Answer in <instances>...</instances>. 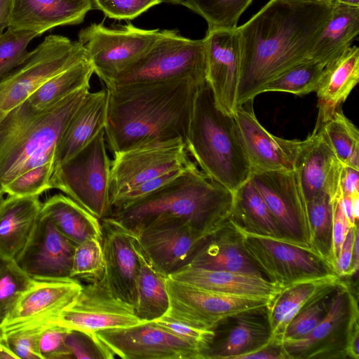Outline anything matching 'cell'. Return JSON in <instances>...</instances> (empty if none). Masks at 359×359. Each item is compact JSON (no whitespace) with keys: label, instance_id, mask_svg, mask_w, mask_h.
I'll return each mask as SVG.
<instances>
[{"label":"cell","instance_id":"obj_1","mask_svg":"<svg viewBox=\"0 0 359 359\" xmlns=\"http://www.w3.org/2000/svg\"><path fill=\"white\" fill-rule=\"evenodd\" d=\"M334 6L327 0H269L237 27L241 55L237 107L252 101L273 79L309 59Z\"/></svg>","mask_w":359,"mask_h":359},{"label":"cell","instance_id":"obj_2","mask_svg":"<svg viewBox=\"0 0 359 359\" xmlns=\"http://www.w3.org/2000/svg\"><path fill=\"white\" fill-rule=\"evenodd\" d=\"M192 79L105 87V140L112 154L151 141L185 142L198 89Z\"/></svg>","mask_w":359,"mask_h":359},{"label":"cell","instance_id":"obj_3","mask_svg":"<svg viewBox=\"0 0 359 359\" xmlns=\"http://www.w3.org/2000/svg\"><path fill=\"white\" fill-rule=\"evenodd\" d=\"M233 200L231 191L190 160L172 181L135 203L113 209L109 217L134 235L162 217L182 218L210 235L229 219Z\"/></svg>","mask_w":359,"mask_h":359},{"label":"cell","instance_id":"obj_4","mask_svg":"<svg viewBox=\"0 0 359 359\" xmlns=\"http://www.w3.org/2000/svg\"><path fill=\"white\" fill-rule=\"evenodd\" d=\"M90 86L43 110L25 100L0 120V190L20 174L53 163L55 147Z\"/></svg>","mask_w":359,"mask_h":359},{"label":"cell","instance_id":"obj_5","mask_svg":"<svg viewBox=\"0 0 359 359\" xmlns=\"http://www.w3.org/2000/svg\"><path fill=\"white\" fill-rule=\"evenodd\" d=\"M184 143L201 170L233 193L250 178L252 165L235 117L217 106L207 82L198 90Z\"/></svg>","mask_w":359,"mask_h":359},{"label":"cell","instance_id":"obj_6","mask_svg":"<svg viewBox=\"0 0 359 359\" xmlns=\"http://www.w3.org/2000/svg\"><path fill=\"white\" fill-rule=\"evenodd\" d=\"M104 129L82 149L57 165L50 180L56 189L101 220L112 210L110 194L111 161Z\"/></svg>","mask_w":359,"mask_h":359},{"label":"cell","instance_id":"obj_7","mask_svg":"<svg viewBox=\"0 0 359 359\" xmlns=\"http://www.w3.org/2000/svg\"><path fill=\"white\" fill-rule=\"evenodd\" d=\"M184 79L206 81L204 39H191L182 36L177 29H163L162 36L137 62L105 86Z\"/></svg>","mask_w":359,"mask_h":359},{"label":"cell","instance_id":"obj_8","mask_svg":"<svg viewBox=\"0 0 359 359\" xmlns=\"http://www.w3.org/2000/svg\"><path fill=\"white\" fill-rule=\"evenodd\" d=\"M163 32L141 29L131 23L112 27L93 23L79 32L78 41L86 50L94 73L107 84L137 62Z\"/></svg>","mask_w":359,"mask_h":359},{"label":"cell","instance_id":"obj_9","mask_svg":"<svg viewBox=\"0 0 359 359\" xmlns=\"http://www.w3.org/2000/svg\"><path fill=\"white\" fill-rule=\"evenodd\" d=\"M86 60V50L78 41L47 36L22 65L0 80V120L49 79Z\"/></svg>","mask_w":359,"mask_h":359},{"label":"cell","instance_id":"obj_10","mask_svg":"<svg viewBox=\"0 0 359 359\" xmlns=\"http://www.w3.org/2000/svg\"><path fill=\"white\" fill-rule=\"evenodd\" d=\"M241 233L244 249L262 276L283 288L308 280L340 277L325 259L310 248Z\"/></svg>","mask_w":359,"mask_h":359},{"label":"cell","instance_id":"obj_11","mask_svg":"<svg viewBox=\"0 0 359 359\" xmlns=\"http://www.w3.org/2000/svg\"><path fill=\"white\" fill-rule=\"evenodd\" d=\"M250 179L266 203L283 240L311 249L307 201L297 171L252 169Z\"/></svg>","mask_w":359,"mask_h":359},{"label":"cell","instance_id":"obj_12","mask_svg":"<svg viewBox=\"0 0 359 359\" xmlns=\"http://www.w3.org/2000/svg\"><path fill=\"white\" fill-rule=\"evenodd\" d=\"M190 161L182 138L151 141L113 153L111 161V199L132 188Z\"/></svg>","mask_w":359,"mask_h":359},{"label":"cell","instance_id":"obj_13","mask_svg":"<svg viewBox=\"0 0 359 359\" xmlns=\"http://www.w3.org/2000/svg\"><path fill=\"white\" fill-rule=\"evenodd\" d=\"M357 318L358 300L344 280L333 292L327 314L313 330L299 339H281L287 358L347 359L348 334Z\"/></svg>","mask_w":359,"mask_h":359},{"label":"cell","instance_id":"obj_14","mask_svg":"<svg viewBox=\"0 0 359 359\" xmlns=\"http://www.w3.org/2000/svg\"><path fill=\"white\" fill-rule=\"evenodd\" d=\"M165 285L170 306L163 316L203 330H212L229 316L271 303L266 299L218 292L170 277Z\"/></svg>","mask_w":359,"mask_h":359},{"label":"cell","instance_id":"obj_15","mask_svg":"<svg viewBox=\"0 0 359 359\" xmlns=\"http://www.w3.org/2000/svg\"><path fill=\"white\" fill-rule=\"evenodd\" d=\"M208 236L180 217L156 219L135 235L153 266L166 276L189 266Z\"/></svg>","mask_w":359,"mask_h":359},{"label":"cell","instance_id":"obj_16","mask_svg":"<svg viewBox=\"0 0 359 359\" xmlns=\"http://www.w3.org/2000/svg\"><path fill=\"white\" fill-rule=\"evenodd\" d=\"M114 356L123 359H202L196 346L154 322L95 332Z\"/></svg>","mask_w":359,"mask_h":359},{"label":"cell","instance_id":"obj_17","mask_svg":"<svg viewBox=\"0 0 359 359\" xmlns=\"http://www.w3.org/2000/svg\"><path fill=\"white\" fill-rule=\"evenodd\" d=\"M58 322L89 333L144 323L133 305L113 294L104 276L83 285L74 302L60 313Z\"/></svg>","mask_w":359,"mask_h":359},{"label":"cell","instance_id":"obj_18","mask_svg":"<svg viewBox=\"0 0 359 359\" xmlns=\"http://www.w3.org/2000/svg\"><path fill=\"white\" fill-rule=\"evenodd\" d=\"M45 215L40 213L32 233L15 260L32 278L56 281L72 278L76 248Z\"/></svg>","mask_w":359,"mask_h":359},{"label":"cell","instance_id":"obj_19","mask_svg":"<svg viewBox=\"0 0 359 359\" xmlns=\"http://www.w3.org/2000/svg\"><path fill=\"white\" fill-rule=\"evenodd\" d=\"M206 55V82L217 106L233 115L241 76L239 34L233 29L208 30L203 38Z\"/></svg>","mask_w":359,"mask_h":359},{"label":"cell","instance_id":"obj_20","mask_svg":"<svg viewBox=\"0 0 359 359\" xmlns=\"http://www.w3.org/2000/svg\"><path fill=\"white\" fill-rule=\"evenodd\" d=\"M202 359H240L272 338L267 306L243 311L219 320Z\"/></svg>","mask_w":359,"mask_h":359},{"label":"cell","instance_id":"obj_21","mask_svg":"<svg viewBox=\"0 0 359 359\" xmlns=\"http://www.w3.org/2000/svg\"><path fill=\"white\" fill-rule=\"evenodd\" d=\"M82 287L80 280L74 278L36 280L0 323V329L6 332L41 322L58 321L60 313L74 302Z\"/></svg>","mask_w":359,"mask_h":359},{"label":"cell","instance_id":"obj_22","mask_svg":"<svg viewBox=\"0 0 359 359\" xmlns=\"http://www.w3.org/2000/svg\"><path fill=\"white\" fill-rule=\"evenodd\" d=\"M251 102L238 106L233 116L252 169L295 170L302 141L286 140L271 135L257 119Z\"/></svg>","mask_w":359,"mask_h":359},{"label":"cell","instance_id":"obj_23","mask_svg":"<svg viewBox=\"0 0 359 359\" xmlns=\"http://www.w3.org/2000/svg\"><path fill=\"white\" fill-rule=\"evenodd\" d=\"M100 222L104 278L114 295L135 307L140 263L131 234L109 217Z\"/></svg>","mask_w":359,"mask_h":359},{"label":"cell","instance_id":"obj_24","mask_svg":"<svg viewBox=\"0 0 359 359\" xmlns=\"http://www.w3.org/2000/svg\"><path fill=\"white\" fill-rule=\"evenodd\" d=\"M341 165L316 125L313 132L302 141L295 164L307 202L323 191L331 196L337 191Z\"/></svg>","mask_w":359,"mask_h":359},{"label":"cell","instance_id":"obj_25","mask_svg":"<svg viewBox=\"0 0 359 359\" xmlns=\"http://www.w3.org/2000/svg\"><path fill=\"white\" fill-rule=\"evenodd\" d=\"M91 0H11L9 27L39 36L57 26L81 23Z\"/></svg>","mask_w":359,"mask_h":359},{"label":"cell","instance_id":"obj_26","mask_svg":"<svg viewBox=\"0 0 359 359\" xmlns=\"http://www.w3.org/2000/svg\"><path fill=\"white\" fill-rule=\"evenodd\" d=\"M108 100L106 88L88 93L57 144L53 159L54 169L74 156L104 129Z\"/></svg>","mask_w":359,"mask_h":359},{"label":"cell","instance_id":"obj_27","mask_svg":"<svg viewBox=\"0 0 359 359\" xmlns=\"http://www.w3.org/2000/svg\"><path fill=\"white\" fill-rule=\"evenodd\" d=\"M187 266L264 277L246 253L243 235L230 219L208 236Z\"/></svg>","mask_w":359,"mask_h":359},{"label":"cell","instance_id":"obj_28","mask_svg":"<svg viewBox=\"0 0 359 359\" xmlns=\"http://www.w3.org/2000/svg\"><path fill=\"white\" fill-rule=\"evenodd\" d=\"M168 277L218 292L264 298L271 302L283 289L262 276L192 266H186Z\"/></svg>","mask_w":359,"mask_h":359},{"label":"cell","instance_id":"obj_29","mask_svg":"<svg viewBox=\"0 0 359 359\" xmlns=\"http://www.w3.org/2000/svg\"><path fill=\"white\" fill-rule=\"evenodd\" d=\"M39 196H9L0 203V259H13L27 244L40 215Z\"/></svg>","mask_w":359,"mask_h":359},{"label":"cell","instance_id":"obj_30","mask_svg":"<svg viewBox=\"0 0 359 359\" xmlns=\"http://www.w3.org/2000/svg\"><path fill=\"white\" fill-rule=\"evenodd\" d=\"M40 213L74 245L97 238L102 241L101 222L85 208L63 194H55L42 203Z\"/></svg>","mask_w":359,"mask_h":359},{"label":"cell","instance_id":"obj_31","mask_svg":"<svg viewBox=\"0 0 359 359\" xmlns=\"http://www.w3.org/2000/svg\"><path fill=\"white\" fill-rule=\"evenodd\" d=\"M229 219L243 233L285 242L250 178L233 193Z\"/></svg>","mask_w":359,"mask_h":359},{"label":"cell","instance_id":"obj_32","mask_svg":"<svg viewBox=\"0 0 359 359\" xmlns=\"http://www.w3.org/2000/svg\"><path fill=\"white\" fill-rule=\"evenodd\" d=\"M358 33L359 7L337 3L309 58L328 64L351 46Z\"/></svg>","mask_w":359,"mask_h":359},{"label":"cell","instance_id":"obj_33","mask_svg":"<svg viewBox=\"0 0 359 359\" xmlns=\"http://www.w3.org/2000/svg\"><path fill=\"white\" fill-rule=\"evenodd\" d=\"M130 234L140 263L135 313L144 323L154 321L163 317L169 309L170 302L165 285L168 276L153 266L135 235Z\"/></svg>","mask_w":359,"mask_h":359},{"label":"cell","instance_id":"obj_34","mask_svg":"<svg viewBox=\"0 0 359 359\" xmlns=\"http://www.w3.org/2000/svg\"><path fill=\"white\" fill-rule=\"evenodd\" d=\"M359 80V48L350 46L327 64L323 81L317 90L318 108L339 107Z\"/></svg>","mask_w":359,"mask_h":359},{"label":"cell","instance_id":"obj_35","mask_svg":"<svg viewBox=\"0 0 359 359\" xmlns=\"http://www.w3.org/2000/svg\"><path fill=\"white\" fill-rule=\"evenodd\" d=\"M342 280L341 277L308 280L283 288L267 306L272 336L281 339L288 323L311 297Z\"/></svg>","mask_w":359,"mask_h":359},{"label":"cell","instance_id":"obj_36","mask_svg":"<svg viewBox=\"0 0 359 359\" xmlns=\"http://www.w3.org/2000/svg\"><path fill=\"white\" fill-rule=\"evenodd\" d=\"M316 125L341 165L359 170V132L339 109L318 108Z\"/></svg>","mask_w":359,"mask_h":359},{"label":"cell","instance_id":"obj_37","mask_svg":"<svg viewBox=\"0 0 359 359\" xmlns=\"http://www.w3.org/2000/svg\"><path fill=\"white\" fill-rule=\"evenodd\" d=\"M93 74L90 61L83 60L49 79L26 101L37 110L47 109L74 91L90 86Z\"/></svg>","mask_w":359,"mask_h":359},{"label":"cell","instance_id":"obj_38","mask_svg":"<svg viewBox=\"0 0 359 359\" xmlns=\"http://www.w3.org/2000/svg\"><path fill=\"white\" fill-rule=\"evenodd\" d=\"M326 65L307 59L273 79L264 86L262 93L280 91L301 96L317 92L323 81Z\"/></svg>","mask_w":359,"mask_h":359},{"label":"cell","instance_id":"obj_39","mask_svg":"<svg viewBox=\"0 0 359 359\" xmlns=\"http://www.w3.org/2000/svg\"><path fill=\"white\" fill-rule=\"evenodd\" d=\"M307 209L311 228V248L334 269L331 194L326 191L320 192L307 202Z\"/></svg>","mask_w":359,"mask_h":359},{"label":"cell","instance_id":"obj_40","mask_svg":"<svg viewBox=\"0 0 359 359\" xmlns=\"http://www.w3.org/2000/svg\"><path fill=\"white\" fill-rule=\"evenodd\" d=\"M343 281L332 284L311 297L288 323L281 339H299L313 330L327 314L333 292Z\"/></svg>","mask_w":359,"mask_h":359},{"label":"cell","instance_id":"obj_41","mask_svg":"<svg viewBox=\"0 0 359 359\" xmlns=\"http://www.w3.org/2000/svg\"><path fill=\"white\" fill-rule=\"evenodd\" d=\"M253 0H182L185 6L201 15L208 30L236 28L241 15Z\"/></svg>","mask_w":359,"mask_h":359},{"label":"cell","instance_id":"obj_42","mask_svg":"<svg viewBox=\"0 0 359 359\" xmlns=\"http://www.w3.org/2000/svg\"><path fill=\"white\" fill-rule=\"evenodd\" d=\"M36 280L29 276L13 259H0V323Z\"/></svg>","mask_w":359,"mask_h":359},{"label":"cell","instance_id":"obj_43","mask_svg":"<svg viewBox=\"0 0 359 359\" xmlns=\"http://www.w3.org/2000/svg\"><path fill=\"white\" fill-rule=\"evenodd\" d=\"M104 270L101 241L90 238L76 246L71 270L72 278L95 282L103 278Z\"/></svg>","mask_w":359,"mask_h":359},{"label":"cell","instance_id":"obj_44","mask_svg":"<svg viewBox=\"0 0 359 359\" xmlns=\"http://www.w3.org/2000/svg\"><path fill=\"white\" fill-rule=\"evenodd\" d=\"M39 36L36 32L11 27L0 33V80L25 62L30 53L27 45Z\"/></svg>","mask_w":359,"mask_h":359},{"label":"cell","instance_id":"obj_45","mask_svg":"<svg viewBox=\"0 0 359 359\" xmlns=\"http://www.w3.org/2000/svg\"><path fill=\"white\" fill-rule=\"evenodd\" d=\"M53 163L36 166L18 175L2 189L4 194L15 196H39L50 189L53 172Z\"/></svg>","mask_w":359,"mask_h":359},{"label":"cell","instance_id":"obj_46","mask_svg":"<svg viewBox=\"0 0 359 359\" xmlns=\"http://www.w3.org/2000/svg\"><path fill=\"white\" fill-rule=\"evenodd\" d=\"M53 322L57 321L41 322L4 332L18 359H42L39 351L40 336L43 328Z\"/></svg>","mask_w":359,"mask_h":359},{"label":"cell","instance_id":"obj_47","mask_svg":"<svg viewBox=\"0 0 359 359\" xmlns=\"http://www.w3.org/2000/svg\"><path fill=\"white\" fill-rule=\"evenodd\" d=\"M65 343L72 358H114V356L101 342L95 333L69 328Z\"/></svg>","mask_w":359,"mask_h":359},{"label":"cell","instance_id":"obj_48","mask_svg":"<svg viewBox=\"0 0 359 359\" xmlns=\"http://www.w3.org/2000/svg\"><path fill=\"white\" fill-rule=\"evenodd\" d=\"M93 9L115 20H133L165 0H91Z\"/></svg>","mask_w":359,"mask_h":359},{"label":"cell","instance_id":"obj_49","mask_svg":"<svg viewBox=\"0 0 359 359\" xmlns=\"http://www.w3.org/2000/svg\"><path fill=\"white\" fill-rule=\"evenodd\" d=\"M69 328L58 321L48 324L39 339V351L42 359H70L71 354L65 339Z\"/></svg>","mask_w":359,"mask_h":359},{"label":"cell","instance_id":"obj_50","mask_svg":"<svg viewBox=\"0 0 359 359\" xmlns=\"http://www.w3.org/2000/svg\"><path fill=\"white\" fill-rule=\"evenodd\" d=\"M151 322L196 346L201 351V353L208 346L214 336L212 330L197 328L166 316H163Z\"/></svg>","mask_w":359,"mask_h":359},{"label":"cell","instance_id":"obj_51","mask_svg":"<svg viewBox=\"0 0 359 359\" xmlns=\"http://www.w3.org/2000/svg\"><path fill=\"white\" fill-rule=\"evenodd\" d=\"M332 255L335 264L346 233L349 229L341 204V190L340 184L337 191L332 196ZM335 269V268H334Z\"/></svg>","mask_w":359,"mask_h":359},{"label":"cell","instance_id":"obj_52","mask_svg":"<svg viewBox=\"0 0 359 359\" xmlns=\"http://www.w3.org/2000/svg\"><path fill=\"white\" fill-rule=\"evenodd\" d=\"M358 232V224L348 229L339 255L336 259L334 264L335 271L341 278L351 276V266L353 248L355 235Z\"/></svg>","mask_w":359,"mask_h":359},{"label":"cell","instance_id":"obj_53","mask_svg":"<svg viewBox=\"0 0 359 359\" xmlns=\"http://www.w3.org/2000/svg\"><path fill=\"white\" fill-rule=\"evenodd\" d=\"M240 359H288L283 349L282 340L272 337L271 340L259 349L243 355Z\"/></svg>","mask_w":359,"mask_h":359},{"label":"cell","instance_id":"obj_54","mask_svg":"<svg viewBox=\"0 0 359 359\" xmlns=\"http://www.w3.org/2000/svg\"><path fill=\"white\" fill-rule=\"evenodd\" d=\"M339 184L343 196H359V170L342 165Z\"/></svg>","mask_w":359,"mask_h":359},{"label":"cell","instance_id":"obj_55","mask_svg":"<svg viewBox=\"0 0 359 359\" xmlns=\"http://www.w3.org/2000/svg\"><path fill=\"white\" fill-rule=\"evenodd\" d=\"M341 204L349 228L358 225L359 196H343L341 193Z\"/></svg>","mask_w":359,"mask_h":359},{"label":"cell","instance_id":"obj_56","mask_svg":"<svg viewBox=\"0 0 359 359\" xmlns=\"http://www.w3.org/2000/svg\"><path fill=\"white\" fill-rule=\"evenodd\" d=\"M359 318L355 319L348 332L346 353L348 359H358V344H359Z\"/></svg>","mask_w":359,"mask_h":359},{"label":"cell","instance_id":"obj_57","mask_svg":"<svg viewBox=\"0 0 359 359\" xmlns=\"http://www.w3.org/2000/svg\"><path fill=\"white\" fill-rule=\"evenodd\" d=\"M11 0H0V33L9 27Z\"/></svg>","mask_w":359,"mask_h":359},{"label":"cell","instance_id":"obj_58","mask_svg":"<svg viewBox=\"0 0 359 359\" xmlns=\"http://www.w3.org/2000/svg\"><path fill=\"white\" fill-rule=\"evenodd\" d=\"M0 358L1 359H18L17 356L11 351L7 341L5 333L0 329Z\"/></svg>","mask_w":359,"mask_h":359},{"label":"cell","instance_id":"obj_59","mask_svg":"<svg viewBox=\"0 0 359 359\" xmlns=\"http://www.w3.org/2000/svg\"><path fill=\"white\" fill-rule=\"evenodd\" d=\"M337 3L351 6L359 7V0H339Z\"/></svg>","mask_w":359,"mask_h":359},{"label":"cell","instance_id":"obj_60","mask_svg":"<svg viewBox=\"0 0 359 359\" xmlns=\"http://www.w3.org/2000/svg\"><path fill=\"white\" fill-rule=\"evenodd\" d=\"M165 3L182 5V0H165Z\"/></svg>","mask_w":359,"mask_h":359},{"label":"cell","instance_id":"obj_61","mask_svg":"<svg viewBox=\"0 0 359 359\" xmlns=\"http://www.w3.org/2000/svg\"><path fill=\"white\" fill-rule=\"evenodd\" d=\"M4 193L0 190V203L4 200Z\"/></svg>","mask_w":359,"mask_h":359},{"label":"cell","instance_id":"obj_62","mask_svg":"<svg viewBox=\"0 0 359 359\" xmlns=\"http://www.w3.org/2000/svg\"><path fill=\"white\" fill-rule=\"evenodd\" d=\"M327 1H329L330 4L334 5L336 4L339 0H327Z\"/></svg>","mask_w":359,"mask_h":359}]
</instances>
